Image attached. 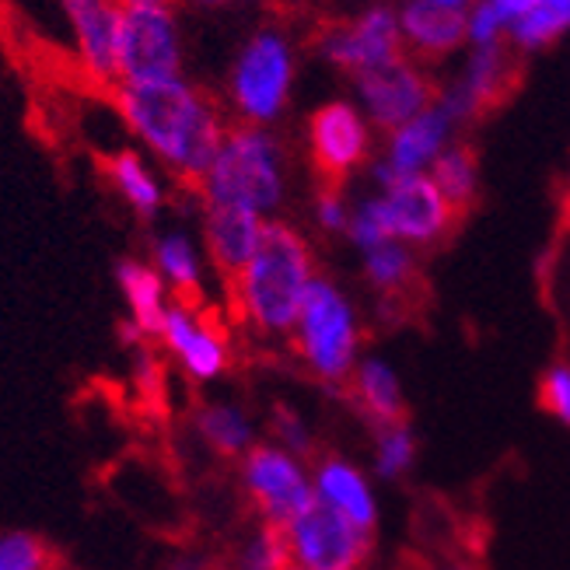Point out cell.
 <instances>
[{"instance_id": "obj_1", "label": "cell", "mask_w": 570, "mask_h": 570, "mask_svg": "<svg viewBox=\"0 0 570 570\" xmlns=\"http://www.w3.org/2000/svg\"><path fill=\"white\" fill-rule=\"evenodd\" d=\"M112 98L144 151L176 179L200 186L228 134V119L214 98L186 73L147 85H116Z\"/></svg>"}, {"instance_id": "obj_2", "label": "cell", "mask_w": 570, "mask_h": 570, "mask_svg": "<svg viewBox=\"0 0 570 570\" xmlns=\"http://www.w3.org/2000/svg\"><path fill=\"white\" fill-rule=\"evenodd\" d=\"M308 238L287 220H269L259 253L228 284L232 305L242 322L263 336H291L302 315L305 294L315 281Z\"/></svg>"}, {"instance_id": "obj_3", "label": "cell", "mask_w": 570, "mask_h": 570, "mask_svg": "<svg viewBox=\"0 0 570 570\" xmlns=\"http://www.w3.org/2000/svg\"><path fill=\"white\" fill-rule=\"evenodd\" d=\"M204 204L245 207L266 220L287 200V155L274 127H228L207 176L196 186Z\"/></svg>"}, {"instance_id": "obj_4", "label": "cell", "mask_w": 570, "mask_h": 570, "mask_svg": "<svg viewBox=\"0 0 570 570\" xmlns=\"http://www.w3.org/2000/svg\"><path fill=\"white\" fill-rule=\"evenodd\" d=\"M297 85V46L281 24H259L235 49L225 95L245 127H274L287 112Z\"/></svg>"}, {"instance_id": "obj_5", "label": "cell", "mask_w": 570, "mask_h": 570, "mask_svg": "<svg viewBox=\"0 0 570 570\" xmlns=\"http://www.w3.org/2000/svg\"><path fill=\"white\" fill-rule=\"evenodd\" d=\"M294 346L312 375L326 385H351L357 371V312L330 277H315L294 326Z\"/></svg>"}, {"instance_id": "obj_6", "label": "cell", "mask_w": 570, "mask_h": 570, "mask_svg": "<svg viewBox=\"0 0 570 570\" xmlns=\"http://www.w3.org/2000/svg\"><path fill=\"white\" fill-rule=\"evenodd\" d=\"M371 183L379 186L375 200L395 242H406L410 249H428L452 232L455 207L444 200L431 176H395L385 161H375Z\"/></svg>"}, {"instance_id": "obj_7", "label": "cell", "mask_w": 570, "mask_h": 570, "mask_svg": "<svg viewBox=\"0 0 570 570\" xmlns=\"http://www.w3.org/2000/svg\"><path fill=\"white\" fill-rule=\"evenodd\" d=\"M318 57L340 73H351V81L361 73L389 67L406 57L400 11L395 4H367L346 21H336L318 32Z\"/></svg>"}, {"instance_id": "obj_8", "label": "cell", "mask_w": 570, "mask_h": 570, "mask_svg": "<svg viewBox=\"0 0 570 570\" xmlns=\"http://www.w3.org/2000/svg\"><path fill=\"white\" fill-rule=\"evenodd\" d=\"M183 63H186V39H183L176 4L122 11L116 85H147V81L179 78Z\"/></svg>"}, {"instance_id": "obj_9", "label": "cell", "mask_w": 570, "mask_h": 570, "mask_svg": "<svg viewBox=\"0 0 570 570\" xmlns=\"http://www.w3.org/2000/svg\"><path fill=\"white\" fill-rule=\"evenodd\" d=\"M287 542L297 570H364L371 560V532L318 498L287 525Z\"/></svg>"}, {"instance_id": "obj_10", "label": "cell", "mask_w": 570, "mask_h": 570, "mask_svg": "<svg viewBox=\"0 0 570 570\" xmlns=\"http://www.w3.org/2000/svg\"><path fill=\"white\" fill-rule=\"evenodd\" d=\"M242 483L253 508L263 514V525L277 529H287L318 498L297 455L274 449V444H253L242 455Z\"/></svg>"}, {"instance_id": "obj_11", "label": "cell", "mask_w": 570, "mask_h": 570, "mask_svg": "<svg viewBox=\"0 0 570 570\" xmlns=\"http://www.w3.org/2000/svg\"><path fill=\"white\" fill-rule=\"evenodd\" d=\"M308 151L322 179L340 186L367 165L375 151V127L354 98H330L308 116Z\"/></svg>"}, {"instance_id": "obj_12", "label": "cell", "mask_w": 570, "mask_h": 570, "mask_svg": "<svg viewBox=\"0 0 570 570\" xmlns=\"http://www.w3.org/2000/svg\"><path fill=\"white\" fill-rule=\"evenodd\" d=\"M438 91L441 88L431 81L424 63L413 57H403L389 67H379V70L354 78L351 98L361 106L371 127L389 134L395 127H403V122H410L413 116H420L424 109H431L438 102Z\"/></svg>"}, {"instance_id": "obj_13", "label": "cell", "mask_w": 570, "mask_h": 570, "mask_svg": "<svg viewBox=\"0 0 570 570\" xmlns=\"http://www.w3.org/2000/svg\"><path fill=\"white\" fill-rule=\"evenodd\" d=\"M67 18L73 53L81 70L98 85L119 81V36H122V8L119 0H60Z\"/></svg>"}, {"instance_id": "obj_14", "label": "cell", "mask_w": 570, "mask_h": 570, "mask_svg": "<svg viewBox=\"0 0 570 570\" xmlns=\"http://www.w3.org/2000/svg\"><path fill=\"white\" fill-rule=\"evenodd\" d=\"M161 343L176 354V361L186 367V375L196 382H210L228 367V336L204 305L171 302L165 315Z\"/></svg>"}, {"instance_id": "obj_15", "label": "cell", "mask_w": 570, "mask_h": 570, "mask_svg": "<svg viewBox=\"0 0 570 570\" xmlns=\"http://www.w3.org/2000/svg\"><path fill=\"white\" fill-rule=\"evenodd\" d=\"M459 127L462 122L441 102H434L431 109L403 122V127L385 134L379 161H385L395 176H431L434 161L455 144Z\"/></svg>"}, {"instance_id": "obj_16", "label": "cell", "mask_w": 570, "mask_h": 570, "mask_svg": "<svg viewBox=\"0 0 570 570\" xmlns=\"http://www.w3.org/2000/svg\"><path fill=\"white\" fill-rule=\"evenodd\" d=\"M269 220L245 210V207H220V204H204V245L214 269L228 284L253 263L259 253L263 235Z\"/></svg>"}, {"instance_id": "obj_17", "label": "cell", "mask_w": 570, "mask_h": 570, "mask_svg": "<svg viewBox=\"0 0 570 570\" xmlns=\"http://www.w3.org/2000/svg\"><path fill=\"white\" fill-rule=\"evenodd\" d=\"M400 29L406 57L431 63V60H449L459 53L465 42V11L444 8L434 0H400Z\"/></svg>"}, {"instance_id": "obj_18", "label": "cell", "mask_w": 570, "mask_h": 570, "mask_svg": "<svg viewBox=\"0 0 570 570\" xmlns=\"http://www.w3.org/2000/svg\"><path fill=\"white\" fill-rule=\"evenodd\" d=\"M511 78V57L504 46H487V49H469L462 63V73L438 91V102L449 109L459 122L473 119L483 112L493 98L508 88Z\"/></svg>"}, {"instance_id": "obj_19", "label": "cell", "mask_w": 570, "mask_h": 570, "mask_svg": "<svg viewBox=\"0 0 570 570\" xmlns=\"http://www.w3.org/2000/svg\"><path fill=\"white\" fill-rule=\"evenodd\" d=\"M116 281L119 291L127 297L130 308V326L144 336V340H161L165 330V315H168V284L161 281V274L151 263L140 259H119L116 266Z\"/></svg>"}, {"instance_id": "obj_20", "label": "cell", "mask_w": 570, "mask_h": 570, "mask_svg": "<svg viewBox=\"0 0 570 570\" xmlns=\"http://www.w3.org/2000/svg\"><path fill=\"white\" fill-rule=\"evenodd\" d=\"M315 493H318V501H326L330 508L346 514L354 525L375 532L379 508H375V501H371L367 480L346 459H336V455H322L318 459V465H315Z\"/></svg>"}, {"instance_id": "obj_21", "label": "cell", "mask_w": 570, "mask_h": 570, "mask_svg": "<svg viewBox=\"0 0 570 570\" xmlns=\"http://www.w3.org/2000/svg\"><path fill=\"white\" fill-rule=\"evenodd\" d=\"M351 400L371 420V428H392L406 424V400L395 371L385 361H361L351 379Z\"/></svg>"}, {"instance_id": "obj_22", "label": "cell", "mask_w": 570, "mask_h": 570, "mask_svg": "<svg viewBox=\"0 0 570 570\" xmlns=\"http://www.w3.org/2000/svg\"><path fill=\"white\" fill-rule=\"evenodd\" d=\"M151 266L161 274L168 291L176 294V302L183 305H204V259L200 249L193 245L186 232H165L155 238L151 249Z\"/></svg>"}, {"instance_id": "obj_23", "label": "cell", "mask_w": 570, "mask_h": 570, "mask_svg": "<svg viewBox=\"0 0 570 570\" xmlns=\"http://www.w3.org/2000/svg\"><path fill=\"white\" fill-rule=\"evenodd\" d=\"M106 179L116 189V196L127 204L137 217L155 220L165 207V186L161 176L151 168L140 151H116L106 158Z\"/></svg>"}, {"instance_id": "obj_24", "label": "cell", "mask_w": 570, "mask_h": 570, "mask_svg": "<svg viewBox=\"0 0 570 570\" xmlns=\"http://www.w3.org/2000/svg\"><path fill=\"white\" fill-rule=\"evenodd\" d=\"M196 431H200V438L225 459H242L253 449L249 416L228 403H210V406L196 410Z\"/></svg>"}, {"instance_id": "obj_25", "label": "cell", "mask_w": 570, "mask_h": 570, "mask_svg": "<svg viewBox=\"0 0 570 570\" xmlns=\"http://www.w3.org/2000/svg\"><path fill=\"white\" fill-rule=\"evenodd\" d=\"M431 179L441 189L444 200H449L455 207V214H459L462 207L473 204L476 193H480V165H476V155L469 151L465 144H452L449 151H444L434 161Z\"/></svg>"}, {"instance_id": "obj_26", "label": "cell", "mask_w": 570, "mask_h": 570, "mask_svg": "<svg viewBox=\"0 0 570 570\" xmlns=\"http://www.w3.org/2000/svg\"><path fill=\"white\" fill-rule=\"evenodd\" d=\"M570 32V0H535L532 11L511 24L508 42L522 53H535V49H547L560 36Z\"/></svg>"}, {"instance_id": "obj_27", "label": "cell", "mask_w": 570, "mask_h": 570, "mask_svg": "<svg viewBox=\"0 0 570 570\" xmlns=\"http://www.w3.org/2000/svg\"><path fill=\"white\" fill-rule=\"evenodd\" d=\"M364 259V277L367 284L382 291V294H403L413 281V269H416V259H413V249L406 242H382L375 249L361 253Z\"/></svg>"}, {"instance_id": "obj_28", "label": "cell", "mask_w": 570, "mask_h": 570, "mask_svg": "<svg viewBox=\"0 0 570 570\" xmlns=\"http://www.w3.org/2000/svg\"><path fill=\"white\" fill-rule=\"evenodd\" d=\"M63 560L57 547L36 532L8 529L0 532V570H60Z\"/></svg>"}, {"instance_id": "obj_29", "label": "cell", "mask_w": 570, "mask_h": 570, "mask_svg": "<svg viewBox=\"0 0 570 570\" xmlns=\"http://www.w3.org/2000/svg\"><path fill=\"white\" fill-rule=\"evenodd\" d=\"M291 563V542L287 529L263 525L238 553V570H287Z\"/></svg>"}, {"instance_id": "obj_30", "label": "cell", "mask_w": 570, "mask_h": 570, "mask_svg": "<svg viewBox=\"0 0 570 570\" xmlns=\"http://www.w3.org/2000/svg\"><path fill=\"white\" fill-rule=\"evenodd\" d=\"M379 452H375V465L385 480H400L410 462H413V452H416V441H413V431L406 424H392V428H379Z\"/></svg>"}, {"instance_id": "obj_31", "label": "cell", "mask_w": 570, "mask_h": 570, "mask_svg": "<svg viewBox=\"0 0 570 570\" xmlns=\"http://www.w3.org/2000/svg\"><path fill=\"white\" fill-rule=\"evenodd\" d=\"M465 49H487L508 42V24L493 11L487 0H476L473 8H465Z\"/></svg>"}, {"instance_id": "obj_32", "label": "cell", "mask_w": 570, "mask_h": 570, "mask_svg": "<svg viewBox=\"0 0 570 570\" xmlns=\"http://www.w3.org/2000/svg\"><path fill=\"white\" fill-rule=\"evenodd\" d=\"M539 403L570 428V364H553L539 385Z\"/></svg>"}, {"instance_id": "obj_33", "label": "cell", "mask_w": 570, "mask_h": 570, "mask_svg": "<svg viewBox=\"0 0 570 570\" xmlns=\"http://www.w3.org/2000/svg\"><path fill=\"white\" fill-rule=\"evenodd\" d=\"M315 225L322 232H330V235H346V228H351V204H346V196L340 193V186H326V189H318L315 196Z\"/></svg>"}, {"instance_id": "obj_34", "label": "cell", "mask_w": 570, "mask_h": 570, "mask_svg": "<svg viewBox=\"0 0 570 570\" xmlns=\"http://www.w3.org/2000/svg\"><path fill=\"white\" fill-rule=\"evenodd\" d=\"M274 431H277V438L287 444V449H291V455L305 459V455L315 452V441H312L308 428L302 424V416H297V413H294L291 406H284V403L274 406Z\"/></svg>"}, {"instance_id": "obj_35", "label": "cell", "mask_w": 570, "mask_h": 570, "mask_svg": "<svg viewBox=\"0 0 570 570\" xmlns=\"http://www.w3.org/2000/svg\"><path fill=\"white\" fill-rule=\"evenodd\" d=\"M487 4L501 14V21L508 24V32H511V24H518V21L529 14L535 0H487Z\"/></svg>"}, {"instance_id": "obj_36", "label": "cell", "mask_w": 570, "mask_h": 570, "mask_svg": "<svg viewBox=\"0 0 570 570\" xmlns=\"http://www.w3.org/2000/svg\"><path fill=\"white\" fill-rule=\"evenodd\" d=\"M395 570H462V567H434L431 560L406 557V560H400V567H395Z\"/></svg>"}, {"instance_id": "obj_37", "label": "cell", "mask_w": 570, "mask_h": 570, "mask_svg": "<svg viewBox=\"0 0 570 570\" xmlns=\"http://www.w3.org/2000/svg\"><path fill=\"white\" fill-rule=\"evenodd\" d=\"M122 8H171L176 0H119Z\"/></svg>"}, {"instance_id": "obj_38", "label": "cell", "mask_w": 570, "mask_h": 570, "mask_svg": "<svg viewBox=\"0 0 570 570\" xmlns=\"http://www.w3.org/2000/svg\"><path fill=\"white\" fill-rule=\"evenodd\" d=\"M168 570H207V563L204 560H193V557H183V560H176Z\"/></svg>"}, {"instance_id": "obj_39", "label": "cell", "mask_w": 570, "mask_h": 570, "mask_svg": "<svg viewBox=\"0 0 570 570\" xmlns=\"http://www.w3.org/2000/svg\"><path fill=\"white\" fill-rule=\"evenodd\" d=\"M189 4H196V8H228V4H235V0H189Z\"/></svg>"}, {"instance_id": "obj_40", "label": "cell", "mask_w": 570, "mask_h": 570, "mask_svg": "<svg viewBox=\"0 0 570 570\" xmlns=\"http://www.w3.org/2000/svg\"><path fill=\"white\" fill-rule=\"evenodd\" d=\"M434 4H444V8H459V11H465V8H473L476 0H434Z\"/></svg>"}, {"instance_id": "obj_41", "label": "cell", "mask_w": 570, "mask_h": 570, "mask_svg": "<svg viewBox=\"0 0 570 570\" xmlns=\"http://www.w3.org/2000/svg\"><path fill=\"white\" fill-rule=\"evenodd\" d=\"M287 570H297V567H287Z\"/></svg>"}, {"instance_id": "obj_42", "label": "cell", "mask_w": 570, "mask_h": 570, "mask_svg": "<svg viewBox=\"0 0 570 570\" xmlns=\"http://www.w3.org/2000/svg\"><path fill=\"white\" fill-rule=\"evenodd\" d=\"M60 570H67V567H60Z\"/></svg>"}]
</instances>
